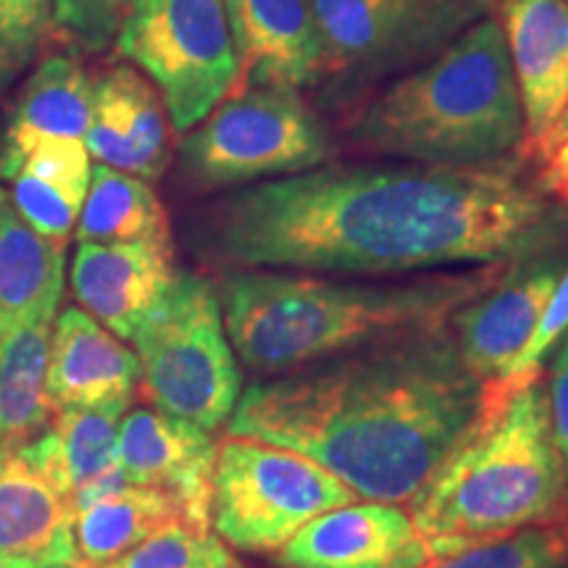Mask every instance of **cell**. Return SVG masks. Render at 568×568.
<instances>
[{
  "instance_id": "obj_36",
  "label": "cell",
  "mask_w": 568,
  "mask_h": 568,
  "mask_svg": "<svg viewBox=\"0 0 568 568\" xmlns=\"http://www.w3.org/2000/svg\"><path fill=\"white\" fill-rule=\"evenodd\" d=\"M77 568H88V566H82V564H80V566H77Z\"/></svg>"
},
{
  "instance_id": "obj_5",
  "label": "cell",
  "mask_w": 568,
  "mask_h": 568,
  "mask_svg": "<svg viewBox=\"0 0 568 568\" xmlns=\"http://www.w3.org/2000/svg\"><path fill=\"white\" fill-rule=\"evenodd\" d=\"M435 558L479 539L568 521L545 382L500 406L481 403L471 429L408 506Z\"/></svg>"
},
{
  "instance_id": "obj_35",
  "label": "cell",
  "mask_w": 568,
  "mask_h": 568,
  "mask_svg": "<svg viewBox=\"0 0 568 568\" xmlns=\"http://www.w3.org/2000/svg\"><path fill=\"white\" fill-rule=\"evenodd\" d=\"M203 568H245V566L240 564V560L234 558L230 550H226V545L222 542V539L211 535L209 556H205V566Z\"/></svg>"
},
{
  "instance_id": "obj_16",
  "label": "cell",
  "mask_w": 568,
  "mask_h": 568,
  "mask_svg": "<svg viewBox=\"0 0 568 568\" xmlns=\"http://www.w3.org/2000/svg\"><path fill=\"white\" fill-rule=\"evenodd\" d=\"M130 403L59 408L38 437L17 447V456L80 510L126 485L119 466V426Z\"/></svg>"
},
{
  "instance_id": "obj_11",
  "label": "cell",
  "mask_w": 568,
  "mask_h": 568,
  "mask_svg": "<svg viewBox=\"0 0 568 568\" xmlns=\"http://www.w3.org/2000/svg\"><path fill=\"white\" fill-rule=\"evenodd\" d=\"M568 266L566 247L514 261L489 293L450 316L460 358L481 385L500 379L527 345Z\"/></svg>"
},
{
  "instance_id": "obj_9",
  "label": "cell",
  "mask_w": 568,
  "mask_h": 568,
  "mask_svg": "<svg viewBox=\"0 0 568 568\" xmlns=\"http://www.w3.org/2000/svg\"><path fill=\"white\" fill-rule=\"evenodd\" d=\"M324 51V82L343 90L408 74L468 27L493 0H311Z\"/></svg>"
},
{
  "instance_id": "obj_25",
  "label": "cell",
  "mask_w": 568,
  "mask_h": 568,
  "mask_svg": "<svg viewBox=\"0 0 568 568\" xmlns=\"http://www.w3.org/2000/svg\"><path fill=\"white\" fill-rule=\"evenodd\" d=\"M176 521H184V516L174 497L151 487L122 485L77 510L74 539L80 564L101 568Z\"/></svg>"
},
{
  "instance_id": "obj_24",
  "label": "cell",
  "mask_w": 568,
  "mask_h": 568,
  "mask_svg": "<svg viewBox=\"0 0 568 568\" xmlns=\"http://www.w3.org/2000/svg\"><path fill=\"white\" fill-rule=\"evenodd\" d=\"M63 247L34 232L0 187V329L63 295Z\"/></svg>"
},
{
  "instance_id": "obj_28",
  "label": "cell",
  "mask_w": 568,
  "mask_h": 568,
  "mask_svg": "<svg viewBox=\"0 0 568 568\" xmlns=\"http://www.w3.org/2000/svg\"><path fill=\"white\" fill-rule=\"evenodd\" d=\"M568 335V266L564 276H560L556 293L545 305L542 316L527 339V345L521 347V353L516 355V361L506 368V374L500 379L489 382L481 393V403H493L500 406L510 395L524 389L531 382L542 379V366L550 358L552 351L560 345V339Z\"/></svg>"
},
{
  "instance_id": "obj_7",
  "label": "cell",
  "mask_w": 568,
  "mask_h": 568,
  "mask_svg": "<svg viewBox=\"0 0 568 568\" xmlns=\"http://www.w3.org/2000/svg\"><path fill=\"white\" fill-rule=\"evenodd\" d=\"M332 155L335 142L322 119L290 88L232 92L180 142L182 172L201 190L282 180Z\"/></svg>"
},
{
  "instance_id": "obj_20",
  "label": "cell",
  "mask_w": 568,
  "mask_h": 568,
  "mask_svg": "<svg viewBox=\"0 0 568 568\" xmlns=\"http://www.w3.org/2000/svg\"><path fill=\"white\" fill-rule=\"evenodd\" d=\"M77 510L34 468L0 450V564L3 568H77Z\"/></svg>"
},
{
  "instance_id": "obj_6",
  "label": "cell",
  "mask_w": 568,
  "mask_h": 568,
  "mask_svg": "<svg viewBox=\"0 0 568 568\" xmlns=\"http://www.w3.org/2000/svg\"><path fill=\"white\" fill-rule=\"evenodd\" d=\"M130 343L140 361L142 393L153 408L211 435L230 424L243 379L216 284L180 272Z\"/></svg>"
},
{
  "instance_id": "obj_30",
  "label": "cell",
  "mask_w": 568,
  "mask_h": 568,
  "mask_svg": "<svg viewBox=\"0 0 568 568\" xmlns=\"http://www.w3.org/2000/svg\"><path fill=\"white\" fill-rule=\"evenodd\" d=\"M51 24L53 0H0V88L30 67Z\"/></svg>"
},
{
  "instance_id": "obj_3",
  "label": "cell",
  "mask_w": 568,
  "mask_h": 568,
  "mask_svg": "<svg viewBox=\"0 0 568 568\" xmlns=\"http://www.w3.org/2000/svg\"><path fill=\"white\" fill-rule=\"evenodd\" d=\"M510 264L416 274L408 280L230 268L219 282L232 351L258 376H280L335 355L445 326L500 282Z\"/></svg>"
},
{
  "instance_id": "obj_23",
  "label": "cell",
  "mask_w": 568,
  "mask_h": 568,
  "mask_svg": "<svg viewBox=\"0 0 568 568\" xmlns=\"http://www.w3.org/2000/svg\"><path fill=\"white\" fill-rule=\"evenodd\" d=\"M84 140H51L34 148L11 180V201L24 222L53 243L67 245L90 187Z\"/></svg>"
},
{
  "instance_id": "obj_17",
  "label": "cell",
  "mask_w": 568,
  "mask_h": 568,
  "mask_svg": "<svg viewBox=\"0 0 568 568\" xmlns=\"http://www.w3.org/2000/svg\"><path fill=\"white\" fill-rule=\"evenodd\" d=\"M524 111V145L550 130L568 103V0H493Z\"/></svg>"
},
{
  "instance_id": "obj_12",
  "label": "cell",
  "mask_w": 568,
  "mask_h": 568,
  "mask_svg": "<svg viewBox=\"0 0 568 568\" xmlns=\"http://www.w3.org/2000/svg\"><path fill=\"white\" fill-rule=\"evenodd\" d=\"M219 445L213 435L159 408H138L119 426V466L126 485L174 497L184 521L209 535Z\"/></svg>"
},
{
  "instance_id": "obj_8",
  "label": "cell",
  "mask_w": 568,
  "mask_h": 568,
  "mask_svg": "<svg viewBox=\"0 0 568 568\" xmlns=\"http://www.w3.org/2000/svg\"><path fill=\"white\" fill-rule=\"evenodd\" d=\"M355 500L343 479L301 453L243 437L216 450L211 527L230 548L280 552L316 516Z\"/></svg>"
},
{
  "instance_id": "obj_29",
  "label": "cell",
  "mask_w": 568,
  "mask_h": 568,
  "mask_svg": "<svg viewBox=\"0 0 568 568\" xmlns=\"http://www.w3.org/2000/svg\"><path fill=\"white\" fill-rule=\"evenodd\" d=\"M140 0H53V27L80 51L103 53Z\"/></svg>"
},
{
  "instance_id": "obj_33",
  "label": "cell",
  "mask_w": 568,
  "mask_h": 568,
  "mask_svg": "<svg viewBox=\"0 0 568 568\" xmlns=\"http://www.w3.org/2000/svg\"><path fill=\"white\" fill-rule=\"evenodd\" d=\"M527 163H535V182L545 195L556 197V201L568 205V140L560 145L550 148V151L537 153L527 159Z\"/></svg>"
},
{
  "instance_id": "obj_37",
  "label": "cell",
  "mask_w": 568,
  "mask_h": 568,
  "mask_svg": "<svg viewBox=\"0 0 568 568\" xmlns=\"http://www.w3.org/2000/svg\"><path fill=\"white\" fill-rule=\"evenodd\" d=\"M0 568H3V564H0Z\"/></svg>"
},
{
  "instance_id": "obj_19",
  "label": "cell",
  "mask_w": 568,
  "mask_h": 568,
  "mask_svg": "<svg viewBox=\"0 0 568 568\" xmlns=\"http://www.w3.org/2000/svg\"><path fill=\"white\" fill-rule=\"evenodd\" d=\"M138 385V353L124 339L77 305L55 316L45 372V393L53 410L132 400Z\"/></svg>"
},
{
  "instance_id": "obj_27",
  "label": "cell",
  "mask_w": 568,
  "mask_h": 568,
  "mask_svg": "<svg viewBox=\"0 0 568 568\" xmlns=\"http://www.w3.org/2000/svg\"><path fill=\"white\" fill-rule=\"evenodd\" d=\"M424 568H568V521L479 539Z\"/></svg>"
},
{
  "instance_id": "obj_4",
  "label": "cell",
  "mask_w": 568,
  "mask_h": 568,
  "mask_svg": "<svg viewBox=\"0 0 568 568\" xmlns=\"http://www.w3.org/2000/svg\"><path fill=\"white\" fill-rule=\"evenodd\" d=\"M347 138L364 153L424 166H479L521 151V98L495 13L376 92Z\"/></svg>"
},
{
  "instance_id": "obj_26",
  "label": "cell",
  "mask_w": 568,
  "mask_h": 568,
  "mask_svg": "<svg viewBox=\"0 0 568 568\" xmlns=\"http://www.w3.org/2000/svg\"><path fill=\"white\" fill-rule=\"evenodd\" d=\"M172 240V226L151 182L98 163L90 174L77 243Z\"/></svg>"
},
{
  "instance_id": "obj_31",
  "label": "cell",
  "mask_w": 568,
  "mask_h": 568,
  "mask_svg": "<svg viewBox=\"0 0 568 568\" xmlns=\"http://www.w3.org/2000/svg\"><path fill=\"white\" fill-rule=\"evenodd\" d=\"M209 542L211 531L203 535L190 524L176 521L101 568H203Z\"/></svg>"
},
{
  "instance_id": "obj_13",
  "label": "cell",
  "mask_w": 568,
  "mask_h": 568,
  "mask_svg": "<svg viewBox=\"0 0 568 568\" xmlns=\"http://www.w3.org/2000/svg\"><path fill=\"white\" fill-rule=\"evenodd\" d=\"M435 548L406 508L355 500L316 516L284 548V568H424Z\"/></svg>"
},
{
  "instance_id": "obj_32",
  "label": "cell",
  "mask_w": 568,
  "mask_h": 568,
  "mask_svg": "<svg viewBox=\"0 0 568 568\" xmlns=\"http://www.w3.org/2000/svg\"><path fill=\"white\" fill-rule=\"evenodd\" d=\"M548 408H550V429L552 443L560 456L566 479V510H568V335L552 351V364L548 376Z\"/></svg>"
},
{
  "instance_id": "obj_18",
  "label": "cell",
  "mask_w": 568,
  "mask_h": 568,
  "mask_svg": "<svg viewBox=\"0 0 568 568\" xmlns=\"http://www.w3.org/2000/svg\"><path fill=\"white\" fill-rule=\"evenodd\" d=\"M84 148L103 166L145 182H155L169 166L166 109L159 90L134 67H113L95 77Z\"/></svg>"
},
{
  "instance_id": "obj_2",
  "label": "cell",
  "mask_w": 568,
  "mask_h": 568,
  "mask_svg": "<svg viewBox=\"0 0 568 568\" xmlns=\"http://www.w3.org/2000/svg\"><path fill=\"white\" fill-rule=\"evenodd\" d=\"M481 393L445 324L255 382L226 437L301 453L361 500L410 506L471 429Z\"/></svg>"
},
{
  "instance_id": "obj_10",
  "label": "cell",
  "mask_w": 568,
  "mask_h": 568,
  "mask_svg": "<svg viewBox=\"0 0 568 568\" xmlns=\"http://www.w3.org/2000/svg\"><path fill=\"white\" fill-rule=\"evenodd\" d=\"M113 45L155 84L176 132L201 124L237 84L222 0H140Z\"/></svg>"
},
{
  "instance_id": "obj_34",
  "label": "cell",
  "mask_w": 568,
  "mask_h": 568,
  "mask_svg": "<svg viewBox=\"0 0 568 568\" xmlns=\"http://www.w3.org/2000/svg\"><path fill=\"white\" fill-rule=\"evenodd\" d=\"M566 140H568V103L564 105V111L558 113V119L552 122V126L542 134V138H539L537 142H531V145H527V148H521V155L524 159H531V155L550 151V148H556Z\"/></svg>"
},
{
  "instance_id": "obj_14",
  "label": "cell",
  "mask_w": 568,
  "mask_h": 568,
  "mask_svg": "<svg viewBox=\"0 0 568 568\" xmlns=\"http://www.w3.org/2000/svg\"><path fill=\"white\" fill-rule=\"evenodd\" d=\"M176 276L172 240L80 243L71 261L77 303L126 343L166 297Z\"/></svg>"
},
{
  "instance_id": "obj_1",
  "label": "cell",
  "mask_w": 568,
  "mask_h": 568,
  "mask_svg": "<svg viewBox=\"0 0 568 568\" xmlns=\"http://www.w3.org/2000/svg\"><path fill=\"white\" fill-rule=\"evenodd\" d=\"M524 166V155L479 166L324 163L219 197L197 224V251L226 268L382 280L568 247V216Z\"/></svg>"
},
{
  "instance_id": "obj_22",
  "label": "cell",
  "mask_w": 568,
  "mask_h": 568,
  "mask_svg": "<svg viewBox=\"0 0 568 568\" xmlns=\"http://www.w3.org/2000/svg\"><path fill=\"white\" fill-rule=\"evenodd\" d=\"M59 305H42L0 329V450L30 443L55 414L45 393V372Z\"/></svg>"
},
{
  "instance_id": "obj_21",
  "label": "cell",
  "mask_w": 568,
  "mask_h": 568,
  "mask_svg": "<svg viewBox=\"0 0 568 568\" xmlns=\"http://www.w3.org/2000/svg\"><path fill=\"white\" fill-rule=\"evenodd\" d=\"M95 77L71 55L42 61L27 80L0 142V180L11 182L34 148L51 140H84Z\"/></svg>"
},
{
  "instance_id": "obj_15",
  "label": "cell",
  "mask_w": 568,
  "mask_h": 568,
  "mask_svg": "<svg viewBox=\"0 0 568 568\" xmlns=\"http://www.w3.org/2000/svg\"><path fill=\"white\" fill-rule=\"evenodd\" d=\"M232 45L237 53V84L247 88H318L324 51L311 0H222Z\"/></svg>"
}]
</instances>
